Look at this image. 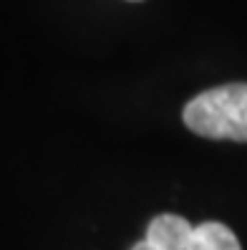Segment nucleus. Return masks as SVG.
Returning <instances> with one entry per match:
<instances>
[{
    "label": "nucleus",
    "instance_id": "f257e3e1",
    "mask_svg": "<svg viewBox=\"0 0 247 250\" xmlns=\"http://www.w3.org/2000/svg\"><path fill=\"white\" fill-rule=\"evenodd\" d=\"M182 119L199 137L247 142V83H225L202 91L184 106Z\"/></svg>",
    "mask_w": 247,
    "mask_h": 250
},
{
    "label": "nucleus",
    "instance_id": "f03ea898",
    "mask_svg": "<svg viewBox=\"0 0 247 250\" xmlns=\"http://www.w3.org/2000/svg\"><path fill=\"white\" fill-rule=\"evenodd\" d=\"M194 225L182 215H156L147 228V240L162 250H187L192 240Z\"/></svg>",
    "mask_w": 247,
    "mask_h": 250
},
{
    "label": "nucleus",
    "instance_id": "7ed1b4c3",
    "mask_svg": "<svg viewBox=\"0 0 247 250\" xmlns=\"http://www.w3.org/2000/svg\"><path fill=\"white\" fill-rule=\"evenodd\" d=\"M187 250H242L237 235L222 223H202L194 228Z\"/></svg>",
    "mask_w": 247,
    "mask_h": 250
},
{
    "label": "nucleus",
    "instance_id": "20e7f679",
    "mask_svg": "<svg viewBox=\"0 0 247 250\" xmlns=\"http://www.w3.org/2000/svg\"><path fill=\"white\" fill-rule=\"evenodd\" d=\"M132 250H162V248H156V245H152V243H149L147 238H144V240H141V243H136V245H134Z\"/></svg>",
    "mask_w": 247,
    "mask_h": 250
},
{
    "label": "nucleus",
    "instance_id": "39448f33",
    "mask_svg": "<svg viewBox=\"0 0 247 250\" xmlns=\"http://www.w3.org/2000/svg\"><path fill=\"white\" fill-rule=\"evenodd\" d=\"M132 3H136V0H132Z\"/></svg>",
    "mask_w": 247,
    "mask_h": 250
}]
</instances>
